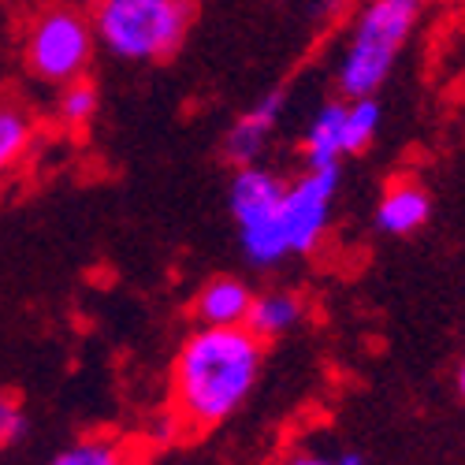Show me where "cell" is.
Wrapping results in <instances>:
<instances>
[{"instance_id": "6da1fadb", "label": "cell", "mask_w": 465, "mask_h": 465, "mask_svg": "<svg viewBox=\"0 0 465 465\" xmlns=\"http://www.w3.org/2000/svg\"><path fill=\"white\" fill-rule=\"evenodd\" d=\"M264 342L246 328L202 324L172 361V406L190 432H213L235 417L261 380Z\"/></svg>"}, {"instance_id": "7a4b0ae2", "label": "cell", "mask_w": 465, "mask_h": 465, "mask_svg": "<svg viewBox=\"0 0 465 465\" xmlns=\"http://www.w3.org/2000/svg\"><path fill=\"white\" fill-rule=\"evenodd\" d=\"M97 45L127 64L172 56L190 30V0H101L94 12Z\"/></svg>"}, {"instance_id": "3957f363", "label": "cell", "mask_w": 465, "mask_h": 465, "mask_svg": "<svg viewBox=\"0 0 465 465\" xmlns=\"http://www.w3.org/2000/svg\"><path fill=\"white\" fill-rule=\"evenodd\" d=\"M420 19V0H369L339 60L342 97H369L391 74L399 49Z\"/></svg>"}, {"instance_id": "277c9868", "label": "cell", "mask_w": 465, "mask_h": 465, "mask_svg": "<svg viewBox=\"0 0 465 465\" xmlns=\"http://www.w3.org/2000/svg\"><path fill=\"white\" fill-rule=\"evenodd\" d=\"M97 53V30L74 5L42 8L23 37V64L37 83L64 86L83 79Z\"/></svg>"}, {"instance_id": "5b68a950", "label": "cell", "mask_w": 465, "mask_h": 465, "mask_svg": "<svg viewBox=\"0 0 465 465\" xmlns=\"http://www.w3.org/2000/svg\"><path fill=\"white\" fill-rule=\"evenodd\" d=\"M283 186L276 172H268L261 164H242L231 179L227 190V205L239 227V246L250 264L272 268L283 257H291L283 223H280V202H283Z\"/></svg>"}, {"instance_id": "8992f818", "label": "cell", "mask_w": 465, "mask_h": 465, "mask_svg": "<svg viewBox=\"0 0 465 465\" xmlns=\"http://www.w3.org/2000/svg\"><path fill=\"white\" fill-rule=\"evenodd\" d=\"M339 193V164L324 168H309L298 183L283 186V202H280V223L291 253H309L331 223V205Z\"/></svg>"}, {"instance_id": "52a82bcc", "label": "cell", "mask_w": 465, "mask_h": 465, "mask_svg": "<svg viewBox=\"0 0 465 465\" xmlns=\"http://www.w3.org/2000/svg\"><path fill=\"white\" fill-rule=\"evenodd\" d=\"M280 115H283V94H268L264 101H257L253 108H246L235 124H231L227 138H223V157L242 168V164H257L261 161V153L268 145V138H272L276 124H280Z\"/></svg>"}, {"instance_id": "ba28073f", "label": "cell", "mask_w": 465, "mask_h": 465, "mask_svg": "<svg viewBox=\"0 0 465 465\" xmlns=\"http://www.w3.org/2000/svg\"><path fill=\"white\" fill-rule=\"evenodd\" d=\"M250 305H253V291L242 280L216 276L193 298V317H198V324H213V328H239L250 317Z\"/></svg>"}, {"instance_id": "9c48e42d", "label": "cell", "mask_w": 465, "mask_h": 465, "mask_svg": "<svg viewBox=\"0 0 465 465\" xmlns=\"http://www.w3.org/2000/svg\"><path fill=\"white\" fill-rule=\"evenodd\" d=\"M429 193L413 183H395L376 205V227L383 235H410L429 220Z\"/></svg>"}, {"instance_id": "30bf717a", "label": "cell", "mask_w": 465, "mask_h": 465, "mask_svg": "<svg viewBox=\"0 0 465 465\" xmlns=\"http://www.w3.org/2000/svg\"><path fill=\"white\" fill-rule=\"evenodd\" d=\"M346 101H331L324 104L313 124L305 131V161L309 168H324V164H339V157H346Z\"/></svg>"}, {"instance_id": "8fae6325", "label": "cell", "mask_w": 465, "mask_h": 465, "mask_svg": "<svg viewBox=\"0 0 465 465\" xmlns=\"http://www.w3.org/2000/svg\"><path fill=\"white\" fill-rule=\"evenodd\" d=\"M298 321H302V298L287 294V291H268V294H253L246 328L261 342H268V339H280V335L294 331Z\"/></svg>"}, {"instance_id": "7c38bea8", "label": "cell", "mask_w": 465, "mask_h": 465, "mask_svg": "<svg viewBox=\"0 0 465 465\" xmlns=\"http://www.w3.org/2000/svg\"><path fill=\"white\" fill-rule=\"evenodd\" d=\"M30 138H34L30 115L15 104H0V179L19 164V157L30 149Z\"/></svg>"}, {"instance_id": "4fadbf2b", "label": "cell", "mask_w": 465, "mask_h": 465, "mask_svg": "<svg viewBox=\"0 0 465 465\" xmlns=\"http://www.w3.org/2000/svg\"><path fill=\"white\" fill-rule=\"evenodd\" d=\"M97 104H101L97 86L86 83V79H74V83H64V86H60L56 115H60V124H64V127L79 131V127H90V124H94Z\"/></svg>"}, {"instance_id": "5bb4252c", "label": "cell", "mask_w": 465, "mask_h": 465, "mask_svg": "<svg viewBox=\"0 0 465 465\" xmlns=\"http://www.w3.org/2000/svg\"><path fill=\"white\" fill-rule=\"evenodd\" d=\"M346 153H361L380 131V104L369 97H346Z\"/></svg>"}, {"instance_id": "9a60e30c", "label": "cell", "mask_w": 465, "mask_h": 465, "mask_svg": "<svg viewBox=\"0 0 465 465\" xmlns=\"http://www.w3.org/2000/svg\"><path fill=\"white\" fill-rule=\"evenodd\" d=\"M112 461H120V450H115L112 440H79V443H71L56 454V465H112Z\"/></svg>"}, {"instance_id": "2e32d148", "label": "cell", "mask_w": 465, "mask_h": 465, "mask_svg": "<svg viewBox=\"0 0 465 465\" xmlns=\"http://www.w3.org/2000/svg\"><path fill=\"white\" fill-rule=\"evenodd\" d=\"M19 436H23V413H19V406L8 402V399H0V447L19 440Z\"/></svg>"}, {"instance_id": "e0dca14e", "label": "cell", "mask_w": 465, "mask_h": 465, "mask_svg": "<svg viewBox=\"0 0 465 465\" xmlns=\"http://www.w3.org/2000/svg\"><path fill=\"white\" fill-rule=\"evenodd\" d=\"M458 391H461V399H465V365L458 369Z\"/></svg>"}, {"instance_id": "ac0fdd59", "label": "cell", "mask_w": 465, "mask_h": 465, "mask_svg": "<svg viewBox=\"0 0 465 465\" xmlns=\"http://www.w3.org/2000/svg\"><path fill=\"white\" fill-rule=\"evenodd\" d=\"M90 5H101V0H90Z\"/></svg>"}]
</instances>
